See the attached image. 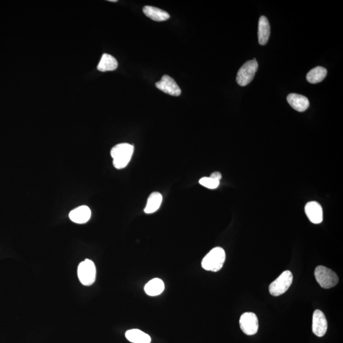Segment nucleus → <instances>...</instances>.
Segmentation results:
<instances>
[{"instance_id": "1", "label": "nucleus", "mask_w": 343, "mask_h": 343, "mask_svg": "<svg viewBox=\"0 0 343 343\" xmlns=\"http://www.w3.org/2000/svg\"><path fill=\"white\" fill-rule=\"evenodd\" d=\"M134 150L133 145L121 143L116 145L111 150V156L114 159V167L117 169H122L127 166Z\"/></svg>"}, {"instance_id": "5", "label": "nucleus", "mask_w": 343, "mask_h": 343, "mask_svg": "<svg viewBox=\"0 0 343 343\" xmlns=\"http://www.w3.org/2000/svg\"><path fill=\"white\" fill-rule=\"evenodd\" d=\"M292 281H293V275L291 271L289 270L284 271L269 285V293L273 296L282 295L291 286Z\"/></svg>"}, {"instance_id": "17", "label": "nucleus", "mask_w": 343, "mask_h": 343, "mask_svg": "<svg viewBox=\"0 0 343 343\" xmlns=\"http://www.w3.org/2000/svg\"><path fill=\"white\" fill-rule=\"evenodd\" d=\"M162 195L159 192L152 193L148 199L146 207L144 208V213L146 214H152L155 213L160 208L162 203Z\"/></svg>"}, {"instance_id": "2", "label": "nucleus", "mask_w": 343, "mask_h": 343, "mask_svg": "<svg viewBox=\"0 0 343 343\" xmlns=\"http://www.w3.org/2000/svg\"><path fill=\"white\" fill-rule=\"evenodd\" d=\"M226 259V253L222 247H215L204 257L202 266L207 271L217 272L223 268Z\"/></svg>"}, {"instance_id": "22", "label": "nucleus", "mask_w": 343, "mask_h": 343, "mask_svg": "<svg viewBox=\"0 0 343 343\" xmlns=\"http://www.w3.org/2000/svg\"><path fill=\"white\" fill-rule=\"evenodd\" d=\"M110 1H111V2H116L117 1H116V0H110Z\"/></svg>"}, {"instance_id": "16", "label": "nucleus", "mask_w": 343, "mask_h": 343, "mask_svg": "<svg viewBox=\"0 0 343 343\" xmlns=\"http://www.w3.org/2000/svg\"><path fill=\"white\" fill-rule=\"evenodd\" d=\"M126 339L133 343H150V336L139 329H131L125 333Z\"/></svg>"}, {"instance_id": "3", "label": "nucleus", "mask_w": 343, "mask_h": 343, "mask_svg": "<svg viewBox=\"0 0 343 343\" xmlns=\"http://www.w3.org/2000/svg\"><path fill=\"white\" fill-rule=\"evenodd\" d=\"M78 277L85 286H90L95 282L96 268L95 264L90 259L80 262L78 267Z\"/></svg>"}, {"instance_id": "14", "label": "nucleus", "mask_w": 343, "mask_h": 343, "mask_svg": "<svg viewBox=\"0 0 343 343\" xmlns=\"http://www.w3.org/2000/svg\"><path fill=\"white\" fill-rule=\"evenodd\" d=\"M270 36V26L265 16L259 18L258 25V40L260 45H265Z\"/></svg>"}, {"instance_id": "4", "label": "nucleus", "mask_w": 343, "mask_h": 343, "mask_svg": "<svg viewBox=\"0 0 343 343\" xmlns=\"http://www.w3.org/2000/svg\"><path fill=\"white\" fill-rule=\"evenodd\" d=\"M317 282L324 289H330L338 284L339 278L332 269L323 266H317L315 270Z\"/></svg>"}, {"instance_id": "8", "label": "nucleus", "mask_w": 343, "mask_h": 343, "mask_svg": "<svg viewBox=\"0 0 343 343\" xmlns=\"http://www.w3.org/2000/svg\"><path fill=\"white\" fill-rule=\"evenodd\" d=\"M156 87L163 93L172 96H179L181 90L173 78L168 75H164L160 81L156 83Z\"/></svg>"}, {"instance_id": "15", "label": "nucleus", "mask_w": 343, "mask_h": 343, "mask_svg": "<svg viewBox=\"0 0 343 343\" xmlns=\"http://www.w3.org/2000/svg\"><path fill=\"white\" fill-rule=\"evenodd\" d=\"M165 289V285L163 280L160 278H153L149 281L145 285L144 291L149 296H156L162 294Z\"/></svg>"}, {"instance_id": "7", "label": "nucleus", "mask_w": 343, "mask_h": 343, "mask_svg": "<svg viewBox=\"0 0 343 343\" xmlns=\"http://www.w3.org/2000/svg\"><path fill=\"white\" fill-rule=\"evenodd\" d=\"M240 326L243 333L248 336L255 335L258 331L259 322L254 313L247 312L241 315Z\"/></svg>"}, {"instance_id": "20", "label": "nucleus", "mask_w": 343, "mask_h": 343, "mask_svg": "<svg viewBox=\"0 0 343 343\" xmlns=\"http://www.w3.org/2000/svg\"><path fill=\"white\" fill-rule=\"evenodd\" d=\"M199 183L204 187L213 190V189L217 188L220 186V181L215 180L210 177H205L200 179Z\"/></svg>"}, {"instance_id": "19", "label": "nucleus", "mask_w": 343, "mask_h": 343, "mask_svg": "<svg viewBox=\"0 0 343 343\" xmlns=\"http://www.w3.org/2000/svg\"><path fill=\"white\" fill-rule=\"evenodd\" d=\"M327 74L328 71L326 68L322 66H317L308 72L306 75V79L310 84H316L323 81Z\"/></svg>"}, {"instance_id": "10", "label": "nucleus", "mask_w": 343, "mask_h": 343, "mask_svg": "<svg viewBox=\"0 0 343 343\" xmlns=\"http://www.w3.org/2000/svg\"><path fill=\"white\" fill-rule=\"evenodd\" d=\"M306 216L314 224H320L323 221V210L317 202H310L305 206Z\"/></svg>"}, {"instance_id": "21", "label": "nucleus", "mask_w": 343, "mask_h": 343, "mask_svg": "<svg viewBox=\"0 0 343 343\" xmlns=\"http://www.w3.org/2000/svg\"><path fill=\"white\" fill-rule=\"evenodd\" d=\"M210 177L215 179V180L220 181L221 179L222 178V175L220 173V172H213V173L211 175Z\"/></svg>"}, {"instance_id": "12", "label": "nucleus", "mask_w": 343, "mask_h": 343, "mask_svg": "<svg viewBox=\"0 0 343 343\" xmlns=\"http://www.w3.org/2000/svg\"><path fill=\"white\" fill-rule=\"evenodd\" d=\"M287 100L293 109L299 112H305L310 107L309 100L305 96L297 94H290Z\"/></svg>"}, {"instance_id": "11", "label": "nucleus", "mask_w": 343, "mask_h": 343, "mask_svg": "<svg viewBox=\"0 0 343 343\" xmlns=\"http://www.w3.org/2000/svg\"><path fill=\"white\" fill-rule=\"evenodd\" d=\"M69 217L73 222L77 224H84L91 219V209L86 206L78 207L70 212Z\"/></svg>"}, {"instance_id": "13", "label": "nucleus", "mask_w": 343, "mask_h": 343, "mask_svg": "<svg viewBox=\"0 0 343 343\" xmlns=\"http://www.w3.org/2000/svg\"><path fill=\"white\" fill-rule=\"evenodd\" d=\"M142 10L147 17L156 22L165 21L170 18V15L167 11L154 6H145Z\"/></svg>"}, {"instance_id": "18", "label": "nucleus", "mask_w": 343, "mask_h": 343, "mask_svg": "<svg viewBox=\"0 0 343 343\" xmlns=\"http://www.w3.org/2000/svg\"><path fill=\"white\" fill-rule=\"evenodd\" d=\"M118 67V62L114 57L111 55L104 54L101 57L100 63L98 66V70L101 72L114 71Z\"/></svg>"}, {"instance_id": "6", "label": "nucleus", "mask_w": 343, "mask_h": 343, "mask_svg": "<svg viewBox=\"0 0 343 343\" xmlns=\"http://www.w3.org/2000/svg\"><path fill=\"white\" fill-rule=\"evenodd\" d=\"M257 69L258 63L255 58L252 61L246 62L237 73L236 82L241 87L249 84L254 79Z\"/></svg>"}, {"instance_id": "9", "label": "nucleus", "mask_w": 343, "mask_h": 343, "mask_svg": "<svg viewBox=\"0 0 343 343\" xmlns=\"http://www.w3.org/2000/svg\"><path fill=\"white\" fill-rule=\"evenodd\" d=\"M328 330V322L322 311L315 310L313 315L312 331L318 337H323Z\"/></svg>"}]
</instances>
